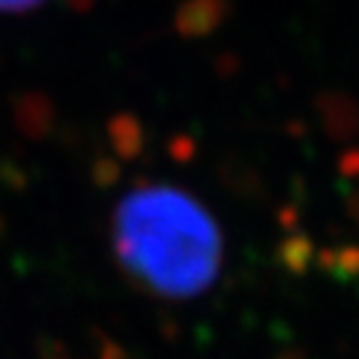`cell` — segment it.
Listing matches in <instances>:
<instances>
[{
    "mask_svg": "<svg viewBox=\"0 0 359 359\" xmlns=\"http://www.w3.org/2000/svg\"><path fill=\"white\" fill-rule=\"evenodd\" d=\"M120 264L160 297H192L219 269V232L185 192L142 187L125 197L112 224Z\"/></svg>",
    "mask_w": 359,
    "mask_h": 359,
    "instance_id": "cell-1",
    "label": "cell"
},
{
    "mask_svg": "<svg viewBox=\"0 0 359 359\" xmlns=\"http://www.w3.org/2000/svg\"><path fill=\"white\" fill-rule=\"evenodd\" d=\"M45 0H0V13H25L38 8Z\"/></svg>",
    "mask_w": 359,
    "mask_h": 359,
    "instance_id": "cell-2",
    "label": "cell"
}]
</instances>
